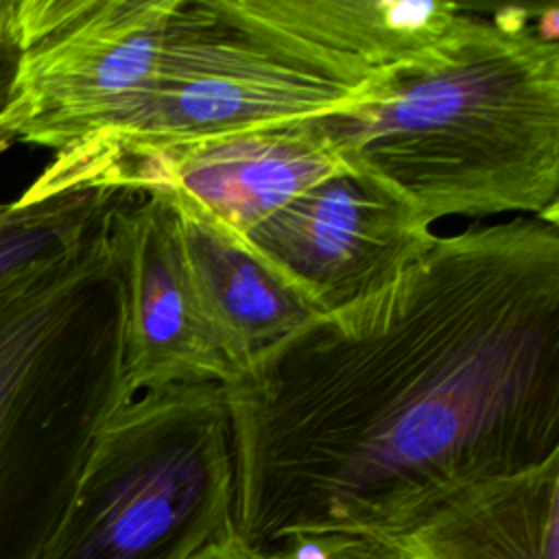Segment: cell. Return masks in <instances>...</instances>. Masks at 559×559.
<instances>
[{"instance_id": "6da1fadb", "label": "cell", "mask_w": 559, "mask_h": 559, "mask_svg": "<svg viewBox=\"0 0 559 559\" xmlns=\"http://www.w3.org/2000/svg\"><path fill=\"white\" fill-rule=\"evenodd\" d=\"M231 528L395 537L559 454V223L474 225L312 314L223 386Z\"/></svg>"}, {"instance_id": "7a4b0ae2", "label": "cell", "mask_w": 559, "mask_h": 559, "mask_svg": "<svg viewBox=\"0 0 559 559\" xmlns=\"http://www.w3.org/2000/svg\"><path fill=\"white\" fill-rule=\"evenodd\" d=\"M380 96L319 118L343 164L428 227L520 212L559 223V11L463 9Z\"/></svg>"}, {"instance_id": "3957f363", "label": "cell", "mask_w": 559, "mask_h": 559, "mask_svg": "<svg viewBox=\"0 0 559 559\" xmlns=\"http://www.w3.org/2000/svg\"><path fill=\"white\" fill-rule=\"evenodd\" d=\"M109 223L0 288V559L44 557L96 435L129 402Z\"/></svg>"}, {"instance_id": "277c9868", "label": "cell", "mask_w": 559, "mask_h": 559, "mask_svg": "<svg viewBox=\"0 0 559 559\" xmlns=\"http://www.w3.org/2000/svg\"><path fill=\"white\" fill-rule=\"evenodd\" d=\"M380 81L258 24L236 0H179L133 109L98 140L50 157L13 203L118 188L127 164L173 146L352 111L380 96Z\"/></svg>"}, {"instance_id": "5b68a950", "label": "cell", "mask_w": 559, "mask_h": 559, "mask_svg": "<svg viewBox=\"0 0 559 559\" xmlns=\"http://www.w3.org/2000/svg\"><path fill=\"white\" fill-rule=\"evenodd\" d=\"M223 384L144 391L100 428L41 559H192L231 528Z\"/></svg>"}, {"instance_id": "8992f818", "label": "cell", "mask_w": 559, "mask_h": 559, "mask_svg": "<svg viewBox=\"0 0 559 559\" xmlns=\"http://www.w3.org/2000/svg\"><path fill=\"white\" fill-rule=\"evenodd\" d=\"M179 0H13L15 68L2 124L61 157L144 94Z\"/></svg>"}, {"instance_id": "52a82bcc", "label": "cell", "mask_w": 559, "mask_h": 559, "mask_svg": "<svg viewBox=\"0 0 559 559\" xmlns=\"http://www.w3.org/2000/svg\"><path fill=\"white\" fill-rule=\"evenodd\" d=\"M245 238L314 314H323L391 282L437 234L380 183L347 168L301 192Z\"/></svg>"}, {"instance_id": "ba28073f", "label": "cell", "mask_w": 559, "mask_h": 559, "mask_svg": "<svg viewBox=\"0 0 559 559\" xmlns=\"http://www.w3.org/2000/svg\"><path fill=\"white\" fill-rule=\"evenodd\" d=\"M109 242L122 286V386L144 391L227 384L229 369L207 330L179 249L170 199L151 190L111 216Z\"/></svg>"}, {"instance_id": "9c48e42d", "label": "cell", "mask_w": 559, "mask_h": 559, "mask_svg": "<svg viewBox=\"0 0 559 559\" xmlns=\"http://www.w3.org/2000/svg\"><path fill=\"white\" fill-rule=\"evenodd\" d=\"M317 120L173 146L127 164L114 186L179 194L247 236L314 183L347 170Z\"/></svg>"}, {"instance_id": "30bf717a", "label": "cell", "mask_w": 559, "mask_h": 559, "mask_svg": "<svg viewBox=\"0 0 559 559\" xmlns=\"http://www.w3.org/2000/svg\"><path fill=\"white\" fill-rule=\"evenodd\" d=\"M164 194L173 205L179 249L197 304L234 380L314 312L245 236L197 203L173 192Z\"/></svg>"}, {"instance_id": "8fae6325", "label": "cell", "mask_w": 559, "mask_h": 559, "mask_svg": "<svg viewBox=\"0 0 559 559\" xmlns=\"http://www.w3.org/2000/svg\"><path fill=\"white\" fill-rule=\"evenodd\" d=\"M391 539L406 559H559V454L465 487Z\"/></svg>"}, {"instance_id": "7c38bea8", "label": "cell", "mask_w": 559, "mask_h": 559, "mask_svg": "<svg viewBox=\"0 0 559 559\" xmlns=\"http://www.w3.org/2000/svg\"><path fill=\"white\" fill-rule=\"evenodd\" d=\"M236 2L258 24L367 74L421 59L465 9L443 0Z\"/></svg>"}, {"instance_id": "4fadbf2b", "label": "cell", "mask_w": 559, "mask_h": 559, "mask_svg": "<svg viewBox=\"0 0 559 559\" xmlns=\"http://www.w3.org/2000/svg\"><path fill=\"white\" fill-rule=\"evenodd\" d=\"M258 552L262 559H406L395 539L362 533H301Z\"/></svg>"}, {"instance_id": "5bb4252c", "label": "cell", "mask_w": 559, "mask_h": 559, "mask_svg": "<svg viewBox=\"0 0 559 559\" xmlns=\"http://www.w3.org/2000/svg\"><path fill=\"white\" fill-rule=\"evenodd\" d=\"M15 68V39H13V0H0V116L9 98V87ZM15 140L0 120V155L11 148Z\"/></svg>"}, {"instance_id": "9a60e30c", "label": "cell", "mask_w": 559, "mask_h": 559, "mask_svg": "<svg viewBox=\"0 0 559 559\" xmlns=\"http://www.w3.org/2000/svg\"><path fill=\"white\" fill-rule=\"evenodd\" d=\"M192 559H262L258 548H251L245 544L234 528L210 542L201 552H197Z\"/></svg>"}]
</instances>
